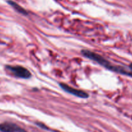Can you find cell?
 <instances>
[{
    "instance_id": "6",
    "label": "cell",
    "mask_w": 132,
    "mask_h": 132,
    "mask_svg": "<svg viewBox=\"0 0 132 132\" xmlns=\"http://www.w3.org/2000/svg\"><path fill=\"white\" fill-rule=\"evenodd\" d=\"M36 124H37L38 126L39 127H40V128H43V129H47L48 128H47L46 126H45V125H44V124H42V123H36Z\"/></svg>"
},
{
    "instance_id": "2",
    "label": "cell",
    "mask_w": 132,
    "mask_h": 132,
    "mask_svg": "<svg viewBox=\"0 0 132 132\" xmlns=\"http://www.w3.org/2000/svg\"><path fill=\"white\" fill-rule=\"evenodd\" d=\"M5 69L15 77L23 79H29L31 77V73L27 68L20 65H6Z\"/></svg>"
},
{
    "instance_id": "5",
    "label": "cell",
    "mask_w": 132,
    "mask_h": 132,
    "mask_svg": "<svg viewBox=\"0 0 132 132\" xmlns=\"http://www.w3.org/2000/svg\"><path fill=\"white\" fill-rule=\"evenodd\" d=\"M7 2H8L9 4L11 6H12V7L14 9L15 11H17L18 12H19V13L20 14H22L23 15L28 14V12H27L23 7H21V6L19 5L18 3H16V2H13V1H11V0H9V1H7Z\"/></svg>"
},
{
    "instance_id": "1",
    "label": "cell",
    "mask_w": 132,
    "mask_h": 132,
    "mask_svg": "<svg viewBox=\"0 0 132 132\" xmlns=\"http://www.w3.org/2000/svg\"><path fill=\"white\" fill-rule=\"evenodd\" d=\"M81 53L83 54V56L88 59L91 60L93 61H95L99 65L103 66L104 68H106L107 69L110 71H112L113 72L119 73V74L124 75L130 76L132 77V71H128L124 68L121 66L115 65L110 63L108 60L105 59L104 57L101 56L100 54H97L96 53H94L93 51H90L89 50H82Z\"/></svg>"
},
{
    "instance_id": "4",
    "label": "cell",
    "mask_w": 132,
    "mask_h": 132,
    "mask_svg": "<svg viewBox=\"0 0 132 132\" xmlns=\"http://www.w3.org/2000/svg\"><path fill=\"white\" fill-rule=\"evenodd\" d=\"M0 131L2 132H27L17 124L12 122H4L0 124Z\"/></svg>"
},
{
    "instance_id": "7",
    "label": "cell",
    "mask_w": 132,
    "mask_h": 132,
    "mask_svg": "<svg viewBox=\"0 0 132 132\" xmlns=\"http://www.w3.org/2000/svg\"><path fill=\"white\" fill-rule=\"evenodd\" d=\"M129 68H130V69H131V70L132 71V63H131V64L130 65H129Z\"/></svg>"
},
{
    "instance_id": "3",
    "label": "cell",
    "mask_w": 132,
    "mask_h": 132,
    "mask_svg": "<svg viewBox=\"0 0 132 132\" xmlns=\"http://www.w3.org/2000/svg\"><path fill=\"white\" fill-rule=\"evenodd\" d=\"M59 85L62 89L64 90L65 91H66L68 93H70L71 95H74V96H78L79 98H88L89 94L85 92V91L77 89H75L64 83H60Z\"/></svg>"
}]
</instances>
